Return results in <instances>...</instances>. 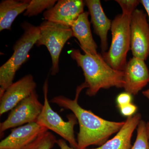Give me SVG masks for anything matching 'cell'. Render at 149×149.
<instances>
[{"mask_svg":"<svg viewBox=\"0 0 149 149\" xmlns=\"http://www.w3.org/2000/svg\"><path fill=\"white\" fill-rule=\"evenodd\" d=\"M87 88L85 83L77 87L74 100L60 95L51 100V102L56 104L65 109L70 110L77 118L80 131L77 134V149H87L90 146L103 145L113 134L117 133L125 123L105 120L80 107L78 100L81 91Z\"/></svg>","mask_w":149,"mask_h":149,"instance_id":"6da1fadb","label":"cell"},{"mask_svg":"<svg viewBox=\"0 0 149 149\" xmlns=\"http://www.w3.org/2000/svg\"><path fill=\"white\" fill-rule=\"evenodd\" d=\"M69 54L83 70L85 78L84 83L88 87L86 94L88 96L95 95L101 89L124 87L123 71L113 68L100 54L97 55L83 54L76 49L70 50Z\"/></svg>","mask_w":149,"mask_h":149,"instance_id":"7a4b0ae2","label":"cell"},{"mask_svg":"<svg viewBox=\"0 0 149 149\" xmlns=\"http://www.w3.org/2000/svg\"><path fill=\"white\" fill-rule=\"evenodd\" d=\"M21 27L24 33L14 45L13 54L0 67V97L13 83L17 71L27 61L29 52L40 37L39 26L24 21Z\"/></svg>","mask_w":149,"mask_h":149,"instance_id":"3957f363","label":"cell"},{"mask_svg":"<svg viewBox=\"0 0 149 149\" xmlns=\"http://www.w3.org/2000/svg\"><path fill=\"white\" fill-rule=\"evenodd\" d=\"M130 15L120 14L112 21L111 44L108 52L102 54L105 61L116 70L123 71L130 49Z\"/></svg>","mask_w":149,"mask_h":149,"instance_id":"277c9868","label":"cell"},{"mask_svg":"<svg viewBox=\"0 0 149 149\" xmlns=\"http://www.w3.org/2000/svg\"><path fill=\"white\" fill-rule=\"evenodd\" d=\"M40 37L37 46H46L52 58L51 74L56 75L59 71V61L61 51L66 42L73 37L71 27L51 22L43 21L40 26Z\"/></svg>","mask_w":149,"mask_h":149,"instance_id":"5b68a950","label":"cell"},{"mask_svg":"<svg viewBox=\"0 0 149 149\" xmlns=\"http://www.w3.org/2000/svg\"><path fill=\"white\" fill-rule=\"evenodd\" d=\"M43 88L44 102L42 110L37 119V123L58 134L68 141L71 147L77 149V141L74 137V125L77 123V118L74 114H70L67 116V121H64L50 105L48 98L47 79L45 81Z\"/></svg>","mask_w":149,"mask_h":149,"instance_id":"8992f818","label":"cell"},{"mask_svg":"<svg viewBox=\"0 0 149 149\" xmlns=\"http://www.w3.org/2000/svg\"><path fill=\"white\" fill-rule=\"evenodd\" d=\"M43 104L38 100L36 91L12 110L5 120L0 124V133L8 129L37 122L42 110Z\"/></svg>","mask_w":149,"mask_h":149,"instance_id":"52a82bcc","label":"cell"},{"mask_svg":"<svg viewBox=\"0 0 149 149\" xmlns=\"http://www.w3.org/2000/svg\"><path fill=\"white\" fill-rule=\"evenodd\" d=\"M142 10L133 11L130 21V50L133 57L146 60L149 56V24Z\"/></svg>","mask_w":149,"mask_h":149,"instance_id":"ba28073f","label":"cell"},{"mask_svg":"<svg viewBox=\"0 0 149 149\" xmlns=\"http://www.w3.org/2000/svg\"><path fill=\"white\" fill-rule=\"evenodd\" d=\"M84 1L59 0L43 14L47 21L71 27L73 22L84 12Z\"/></svg>","mask_w":149,"mask_h":149,"instance_id":"9c48e42d","label":"cell"},{"mask_svg":"<svg viewBox=\"0 0 149 149\" xmlns=\"http://www.w3.org/2000/svg\"><path fill=\"white\" fill-rule=\"evenodd\" d=\"M36 83L32 74H28L13 83L0 97V115L13 109L35 91Z\"/></svg>","mask_w":149,"mask_h":149,"instance_id":"30bf717a","label":"cell"},{"mask_svg":"<svg viewBox=\"0 0 149 149\" xmlns=\"http://www.w3.org/2000/svg\"><path fill=\"white\" fill-rule=\"evenodd\" d=\"M123 71V88L132 95H136L149 83V71L143 60L133 57Z\"/></svg>","mask_w":149,"mask_h":149,"instance_id":"8fae6325","label":"cell"},{"mask_svg":"<svg viewBox=\"0 0 149 149\" xmlns=\"http://www.w3.org/2000/svg\"><path fill=\"white\" fill-rule=\"evenodd\" d=\"M48 130L37 122L14 128L0 143V149H23L38 136Z\"/></svg>","mask_w":149,"mask_h":149,"instance_id":"7c38bea8","label":"cell"},{"mask_svg":"<svg viewBox=\"0 0 149 149\" xmlns=\"http://www.w3.org/2000/svg\"><path fill=\"white\" fill-rule=\"evenodd\" d=\"M85 6L88 8L91 17L94 33L100 39L102 54L108 49V33L111 28L112 21L104 12L100 0H85Z\"/></svg>","mask_w":149,"mask_h":149,"instance_id":"4fadbf2b","label":"cell"},{"mask_svg":"<svg viewBox=\"0 0 149 149\" xmlns=\"http://www.w3.org/2000/svg\"><path fill=\"white\" fill-rule=\"evenodd\" d=\"M89 15L88 12H84L73 22L71 28L73 37L79 41L80 47L84 53L97 55L99 54L97 51V46L91 32Z\"/></svg>","mask_w":149,"mask_h":149,"instance_id":"5bb4252c","label":"cell"},{"mask_svg":"<svg viewBox=\"0 0 149 149\" xmlns=\"http://www.w3.org/2000/svg\"><path fill=\"white\" fill-rule=\"evenodd\" d=\"M141 120L140 113L128 117L117 134L98 148L85 149H131V141L134 130Z\"/></svg>","mask_w":149,"mask_h":149,"instance_id":"9a60e30c","label":"cell"},{"mask_svg":"<svg viewBox=\"0 0 149 149\" xmlns=\"http://www.w3.org/2000/svg\"><path fill=\"white\" fill-rule=\"evenodd\" d=\"M29 0H5L0 3V31L11 29L14 21L27 10Z\"/></svg>","mask_w":149,"mask_h":149,"instance_id":"2e32d148","label":"cell"},{"mask_svg":"<svg viewBox=\"0 0 149 149\" xmlns=\"http://www.w3.org/2000/svg\"><path fill=\"white\" fill-rule=\"evenodd\" d=\"M56 141L55 136L47 131L40 134L23 149H52Z\"/></svg>","mask_w":149,"mask_h":149,"instance_id":"e0dca14e","label":"cell"},{"mask_svg":"<svg viewBox=\"0 0 149 149\" xmlns=\"http://www.w3.org/2000/svg\"><path fill=\"white\" fill-rule=\"evenodd\" d=\"M57 1L56 0L30 1L29 5L24 12V15L29 17L36 16L45 10H48L52 8Z\"/></svg>","mask_w":149,"mask_h":149,"instance_id":"ac0fdd59","label":"cell"},{"mask_svg":"<svg viewBox=\"0 0 149 149\" xmlns=\"http://www.w3.org/2000/svg\"><path fill=\"white\" fill-rule=\"evenodd\" d=\"M147 123L141 120L137 127V137L131 149H149L147 132Z\"/></svg>","mask_w":149,"mask_h":149,"instance_id":"d6986e66","label":"cell"},{"mask_svg":"<svg viewBox=\"0 0 149 149\" xmlns=\"http://www.w3.org/2000/svg\"><path fill=\"white\" fill-rule=\"evenodd\" d=\"M115 1L120 6L122 14L130 16L140 3L139 0H116Z\"/></svg>","mask_w":149,"mask_h":149,"instance_id":"ffe728a7","label":"cell"},{"mask_svg":"<svg viewBox=\"0 0 149 149\" xmlns=\"http://www.w3.org/2000/svg\"><path fill=\"white\" fill-rule=\"evenodd\" d=\"M132 99V95L126 92L119 94L116 99L118 106L120 108L131 103Z\"/></svg>","mask_w":149,"mask_h":149,"instance_id":"44dd1931","label":"cell"},{"mask_svg":"<svg viewBox=\"0 0 149 149\" xmlns=\"http://www.w3.org/2000/svg\"><path fill=\"white\" fill-rule=\"evenodd\" d=\"M120 112L123 115L125 116H132L137 109V107L135 105L130 103L119 108Z\"/></svg>","mask_w":149,"mask_h":149,"instance_id":"7402d4cb","label":"cell"},{"mask_svg":"<svg viewBox=\"0 0 149 149\" xmlns=\"http://www.w3.org/2000/svg\"><path fill=\"white\" fill-rule=\"evenodd\" d=\"M56 144L58 145L60 149H75L69 146L67 144L66 141L63 139L57 140Z\"/></svg>","mask_w":149,"mask_h":149,"instance_id":"603a6c76","label":"cell"},{"mask_svg":"<svg viewBox=\"0 0 149 149\" xmlns=\"http://www.w3.org/2000/svg\"><path fill=\"white\" fill-rule=\"evenodd\" d=\"M140 2L146 10L149 21V0H140Z\"/></svg>","mask_w":149,"mask_h":149,"instance_id":"cb8c5ba5","label":"cell"},{"mask_svg":"<svg viewBox=\"0 0 149 149\" xmlns=\"http://www.w3.org/2000/svg\"><path fill=\"white\" fill-rule=\"evenodd\" d=\"M143 95L149 100V89L143 92Z\"/></svg>","mask_w":149,"mask_h":149,"instance_id":"d4e9b609","label":"cell"},{"mask_svg":"<svg viewBox=\"0 0 149 149\" xmlns=\"http://www.w3.org/2000/svg\"><path fill=\"white\" fill-rule=\"evenodd\" d=\"M147 132V135H148V141L149 143V122H147L146 124Z\"/></svg>","mask_w":149,"mask_h":149,"instance_id":"484cf974","label":"cell"}]
</instances>
